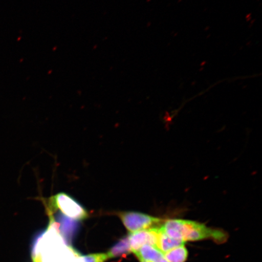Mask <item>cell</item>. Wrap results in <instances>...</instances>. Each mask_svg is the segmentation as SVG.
<instances>
[{
	"label": "cell",
	"instance_id": "9",
	"mask_svg": "<svg viewBox=\"0 0 262 262\" xmlns=\"http://www.w3.org/2000/svg\"><path fill=\"white\" fill-rule=\"evenodd\" d=\"M107 253L92 254L83 256L76 255L74 262H104L108 259Z\"/></svg>",
	"mask_w": 262,
	"mask_h": 262
},
{
	"label": "cell",
	"instance_id": "5",
	"mask_svg": "<svg viewBox=\"0 0 262 262\" xmlns=\"http://www.w3.org/2000/svg\"><path fill=\"white\" fill-rule=\"evenodd\" d=\"M134 254L139 259L146 262H168L164 253L151 245H144Z\"/></svg>",
	"mask_w": 262,
	"mask_h": 262
},
{
	"label": "cell",
	"instance_id": "1",
	"mask_svg": "<svg viewBox=\"0 0 262 262\" xmlns=\"http://www.w3.org/2000/svg\"><path fill=\"white\" fill-rule=\"evenodd\" d=\"M162 228L168 236L185 243L188 241L211 240L222 244L228 237L227 232L222 229L209 228L201 223L184 219H169L162 225Z\"/></svg>",
	"mask_w": 262,
	"mask_h": 262
},
{
	"label": "cell",
	"instance_id": "4",
	"mask_svg": "<svg viewBox=\"0 0 262 262\" xmlns=\"http://www.w3.org/2000/svg\"><path fill=\"white\" fill-rule=\"evenodd\" d=\"M160 226L146 230L130 232L127 237L128 238L132 253H136L140 248L146 245L156 247Z\"/></svg>",
	"mask_w": 262,
	"mask_h": 262
},
{
	"label": "cell",
	"instance_id": "8",
	"mask_svg": "<svg viewBox=\"0 0 262 262\" xmlns=\"http://www.w3.org/2000/svg\"><path fill=\"white\" fill-rule=\"evenodd\" d=\"M168 262H185L188 259V251L185 245L172 249L164 253Z\"/></svg>",
	"mask_w": 262,
	"mask_h": 262
},
{
	"label": "cell",
	"instance_id": "7",
	"mask_svg": "<svg viewBox=\"0 0 262 262\" xmlns=\"http://www.w3.org/2000/svg\"><path fill=\"white\" fill-rule=\"evenodd\" d=\"M132 253L131 251L128 238H123L115 245L111 250L107 252L108 258H116L123 255H126Z\"/></svg>",
	"mask_w": 262,
	"mask_h": 262
},
{
	"label": "cell",
	"instance_id": "10",
	"mask_svg": "<svg viewBox=\"0 0 262 262\" xmlns=\"http://www.w3.org/2000/svg\"><path fill=\"white\" fill-rule=\"evenodd\" d=\"M139 261H140V262H146V261H143V260H141V259H139Z\"/></svg>",
	"mask_w": 262,
	"mask_h": 262
},
{
	"label": "cell",
	"instance_id": "3",
	"mask_svg": "<svg viewBox=\"0 0 262 262\" xmlns=\"http://www.w3.org/2000/svg\"><path fill=\"white\" fill-rule=\"evenodd\" d=\"M117 215L129 233L158 227L162 222L158 217L137 211L119 212Z\"/></svg>",
	"mask_w": 262,
	"mask_h": 262
},
{
	"label": "cell",
	"instance_id": "6",
	"mask_svg": "<svg viewBox=\"0 0 262 262\" xmlns=\"http://www.w3.org/2000/svg\"><path fill=\"white\" fill-rule=\"evenodd\" d=\"M185 242L177 240V239L168 236V235L163 231L162 225L160 226L156 248H158L162 253H165L166 252L179 247V246L185 245Z\"/></svg>",
	"mask_w": 262,
	"mask_h": 262
},
{
	"label": "cell",
	"instance_id": "2",
	"mask_svg": "<svg viewBox=\"0 0 262 262\" xmlns=\"http://www.w3.org/2000/svg\"><path fill=\"white\" fill-rule=\"evenodd\" d=\"M49 207L60 211L69 219L83 221L88 216V212L83 206L71 196L60 192L49 199Z\"/></svg>",
	"mask_w": 262,
	"mask_h": 262
}]
</instances>
